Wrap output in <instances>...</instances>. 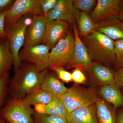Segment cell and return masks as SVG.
Instances as JSON below:
<instances>
[{"mask_svg": "<svg viewBox=\"0 0 123 123\" xmlns=\"http://www.w3.org/2000/svg\"><path fill=\"white\" fill-rule=\"evenodd\" d=\"M48 72L40 71L33 64L23 61L10 79L8 99L20 100L40 88Z\"/></svg>", "mask_w": 123, "mask_h": 123, "instance_id": "obj_1", "label": "cell"}, {"mask_svg": "<svg viewBox=\"0 0 123 123\" xmlns=\"http://www.w3.org/2000/svg\"><path fill=\"white\" fill-rule=\"evenodd\" d=\"M80 38L92 61L108 68L114 65L116 55L114 40L96 31Z\"/></svg>", "mask_w": 123, "mask_h": 123, "instance_id": "obj_2", "label": "cell"}, {"mask_svg": "<svg viewBox=\"0 0 123 123\" xmlns=\"http://www.w3.org/2000/svg\"><path fill=\"white\" fill-rule=\"evenodd\" d=\"M34 15L29 14L14 22L5 24V30L7 37L13 56L15 72L20 68L22 63L18 54L21 48L24 46L27 30L32 23Z\"/></svg>", "mask_w": 123, "mask_h": 123, "instance_id": "obj_3", "label": "cell"}, {"mask_svg": "<svg viewBox=\"0 0 123 123\" xmlns=\"http://www.w3.org/2000/svg\"><path fill=\"white\" fill-rule=\"evenodd\" d=\"M98 98L95 87H85L75 84L60 97L68 113L78 108L94 105Z\"/></svg>", "mask_w": 123, "mask_h": 123, "instance_id": "obj_4", "label": "cell"}, {"mask_svg": "<svg viewBox=\"0 0 123 123\" xmlns=\"http://www.w3.org/2000/svg\"><path fill=\"white\" fill-rule=\"evenodd\" d=\"M75 47L74 34L70 31L50 51L49 68L52 70L56 68H66L72 59Z\"/></svg>", "mask_w": 123, "mask_h": 123, "instance_id": "obj_5", "label": "cell"}, {"mask_svg": "<svg viewBox=\"0 0 123 123\" xmlns=\"http://www.w3.org/2000/svg\"><path fill=\"white\" fill-rule=\"evenodd\" d=\"M34 109L17 100L8 99L0 112V118L6 123H35Z\"/></svg>", "mask_w": 123, "mask_h": 123, "instance_id": "obj_6", "label": "cell"}, {"mask_svg": "<svg viewBox=\"0 0 123 123\" xmlns=\"http://www.w3.org/2000/svg\"><path fill=\"white\" fill-rule=\"evenodd\" d=\"M50 49L45 44L24 46L19 52L21 61L28 62L33 64L40 71L49 68Z\"/></svg>", "mask_w": 123, "mask_h": 123, "instance_id": "obj_7", "label": "cell"}, {"mask_svg": "<svg viewBox=\"0 0 123 123\" xmlns=\"http://www.w3.org/2000/svg\"><path fill=\"white\" fill-rule=\"evenodd\" d=\"M29 14L43 15L40 9L39 0L14 1L6 12L5 23L6 24L14 22Z\"/></svg>", "mask_w": 123, "mask_h": 123, "instance_id": "obj_8", "label": "cell"}, {"mask_svg": "<svg viewBox=\"0 0 123 123\" xmlns=\"http://www.w3.org/2000/svg\"><path fill=\"white\" fill-rule=\"evenodd\" d=\"M73 26L75 38V49L72 59L66 68L68 70L79 68L82 72H87L93 63L79 36L76 24L74 23Z\"/></svg>", "mask_w": 123, "mask_h": 123, "instance_id": "obj_9", "label": "cell"}, {"mask_svg": "<svg viewBox=\"0 0 123 123\" xmlns=\"http://www.w3.org/2000/svg\"><path fill=\"white\" fill-rule=\"evenodd\" d=\"M70 25L64 21L47 20L42 43L47 46L51 50L61 39L67 36L70 31Z\"/></svg>", "mask_w": 123, "mask_h": 123, "instance_id": "obj_10", "label": "cell"}, {"mask_svg": "<svg viewBox=\"0 0 123 123\" xmlns=\"http://www.w3.org/2000/svg\"><path fill=\"white\" fill-rule=\"evenodd\" d=\"M122 0H98L90 15L94 23L101 22L111 17H117Z\"/></svg>", "mask_w": 123, "mask_h": 123, "instance_id": "obj_11", "label": "cell"}, {"mask_svg": "<svg viewBox=\"0 0 123 123\" xmlns=\"http://www.w3.org/2000/svg\"><path fill=\"white\" fill-rule=\"evenodd\" d=\"M87 72L90 81L94 87L115 84L114 71L104 65L92 63Z\"/></svg>", "mask_w": 123, "mask_h": 123, "instance_id": "obj_12", "label": "cell"}, {"mask_svg": "<svg viewBox=\"0 0 123 123\" xmlns=\"http://www.w3.org/2000/svg\"><path fill=\"white\" fill-rule=\"evenodd\" d=\"M47 22L46 16L34 15L32 23L27 30L23 46H35L42 43L45 36Z\"/></svg>", "mask_w": 123, "mask_h": 123, "instance_id": "obj_13", "label": "cell"}, {"mask_svg": "<svg viewBox=\"0 0 123 123\" xmlns=\"http://www.w3.org/2000/svg\"><path fill=\"white\" fill-rule=\"evenodd\" d=\"M72 0H58L55 6L46 15L48 20L64 21L73 25L76 15Z\"/></svg>", "mask_w": 123, "mask_h": 123, "instance_id": "obj_14", "label": "cell"}, {"mask_svg": "<svg viewBox=\"0 0 123 123\" xmlns=\"http://www.w3.org/2000/svg\"><path fill=\"white\" fill-rule=\"evenodd\" d=\"M94 31H99L115 41L123 39V22L116 17L95 23Z\"/></svg>", "mask_w": 123, "mask_h": 123, "instance_id": "obj_15", "label": "cell"}, {"mask_svg": "<svg viewBox=\"0 0 123 123\" xmlns=\"http://www.w3.org/2000/svg\"><path fill=\"white\" fill-rule=\"evenodd\" d=\"M67 123H98L95 105L79 108L68 113Z\"/></svg>", "mask_w": 123, "mask_h": 123, "instance_id": "obj_16", "label": "cell"}, {"mask_svg": "<svg viewBox=\"0 0 123 123\" xmlns=\"http://www.w3.org/2000/svg\"><path fill=\"white\" fill-rule=\"evenodd\" d=\"M40 89L58 98H60L68 90L55 74L48 71L44 77Z\"/></svg>", "mask_w": 123, "mask_h": 123, "instance_id": "obj_17", "label": "cell"}, {"mask_svg": "<svg viewBox=\"0 0 123 123\" xmlns=\"http://www.w3.org/2000/svg\"><path fill=\"white\" fill-rule=\"evenodd\" d=\"M13 63V56L8 38L0 39V79L10 72Z\"/></svg>", "mask_w": 123, "mask_h": 123, "instance_id": "obj_18", "label": "cell"}, {"mask_svg": "<svg viewBox=\"0 0 123 123\" xmlns=\"http://www.w3.org/2000/svg\"><path fill=\"white\" fill-rule=\"evenodd\" d=\"M95 105L98 123H117L116 109L112 105L98 98Z\"/></svg>", "mask_w": 123, "mask_h": 123, "instance_id": "obj_19", "label": "cell"}, {"mask_svg": "<svg viewBox=\"0 0 123 123\" xmlns=\"http://www.w3.org/2000/svg\"><path fill=\"white\" fill-rule=\"evenodd\" d=\"M99 93L102 99L112 105L116 110L123 108V95L115 84L100 87Z\"/></svg>", "mask_w": 123, "mask_h": 123, "instance_id": "obj_20", "label": "cell"}, {"mask_svg": "<svg viewBox=\"0 0 123 123\" xmlns=\"http://www.w3.org/2000/svg\"><path fill=\"white\" fill-rule=\"evenodd\" d=\"M57 98L40 88L28 94L24 98L17 100L23 105L31 106L38 104L47 105Z\"/></svg>", "mask_w": 123, "mask_h": 123, "instance_id": "obj_21", "label": "cell"}, {"mask_svg": "<svg viewBox=\"0 0 123 123\" xmlns=\"http://www.w3.org/2000/svg\"><path fill=\"white\" fill-rule=\"evenodd\" d=\"M78 18V29L80 38L89 34L94 31L95 24L89 13L81 12Z\"/></svg>", "mask_w": 123, "mask_h": 123, "instance_id": "obj_22", "label": "cell"}, {"mask_svg": "<svg viewBox=\"0 0 123 123\" xmlns=\"http://www.w3.org/2000/svg\"><path fill=\"white\" fill-rule=\"evenodd\" d=\"M45 114L51 116H60L66 118L68 114L60 98H57L46 105Z\"/></svg>", "mask_w": 123, "mask_h": 123, "instance_id": "obj_23", "label": "cell"}, {"mask_svg": "<svg viewBox=\"0 0 123 123\" xmlns=\"http://www.w3.org/2000/svg\"><path fill=\"white\" fill-rule=\"evenodd\" d=\"M10 79V72L0 79V112L8 99Z\"/></svg>", "mask_w": 123, "mask_h": 123, "instance_id": "obj_24", "label": "cell"}, {"mask_svg": "<svg viewBox=\"0 0 123 123\" xmlns=\"http://www.w3.org/2000/svg\"><path fill=\"white\" fill-rule=\"evenodd\" d=\"M32 118L35 123H67L66 118L51 116L35 112Z\"/></svg>", "mask_w": 123, "mask_h": 123, "instance_id": "obj_25", "label": "cell"}, {"mask_svg": "<svg viewBox=\"0 0 123 123\" xmlns=\"http://www.w3.org/2000/svg\"><path fill=\"white\" fill-rule=\"evenodd\" d=\"M97 1L95 0H73L75 9L88 13L93 10Z\"/></svg>", "mask_w": 123, "mask_h": 123, "instance_id": "obj_26", "label": "cell"}, {"mask_svg": "<svg viewBox=\"0 0 123 123\" xmlns=\"http://www.w3.org/2000/svg\"><path fill=\"white\" fill-rule=\"evenodd\" d=\"M116 59L114 68L116 70L123 66V39L114 41Z\"/></svg>", "mask_w": 123, "mask_h": 123, "instance_id": "obj_27", "label": "cell"}, {"mask_svg": "<svg viewBox=\"0 0 123 123\" xmlns=\"http://www.w3.org/2000/svg\"><path fill=\"white\" fill-rule=\"evenodd\" d=\"M58 0H39L40 9L43 15L46 17L49 12L55 6Z\"/></svg>", "mask_w": 123, "mask_h": 123, "instance_id": "obj_28", "label": "cell"}, {"mask_svg": "<svg viewBox=\"0 0 123 123\" xmlns=\"http://www.w3.org/2000/svg\"><path fill=\"white\" fill-rule=\"evenodd\" d=\"M52 70L56 73V75L63 82L69 83L73 81L71 73L63 68H57L53 69Z\"/></svg>", "mask_w": 123, "mask_h": 123, "instance_id": "obj_29", "label": "cell"}, {"mask_svg": "<svg viewBox=\"0 0 123 123\" xmlns=\"http://www.w3.org/2000/svg\"><path fill=\"white\" fill-rule=\"evenodd\" d=\"M71 74L73 81L75 84H83L86 81V77L80 69L75 68Z\"/></svg>", "mask_w": 123, "mask_h": 123, "instance_id": "obj_30", "label": "cell"}, {"mask_svg": "<svg viewBox=\"0 0 123 123\" xmlns=\"http://www.w3.org/2000/svg\"><path fill=\"white\" fill-rule=\"evenodd\" d=\"M115 85L120 89L123 87V66L114 72Z\"/></svg>", "mask_w": 123, "mask_h": 123, "instance_id": "obj_31", "label": "cell"}, {"mask_svg": "<svg viewBox=\"0 0 123 123\" xmlns=\"http://www.w3.org/2000/svg\"><path fill=\"white\" fill-rule=\"evenodd\" d=\"M6 11L0 13V39L7 37L5 30V17Z\"/></svg>", "mask_w": 123, "mask_h": 123, "instance_id": "obj_32", "label": "cell"}, {"mask_svg": "<svg viewBox=\"0 0 123 123\" xmlns=\"http://www.w3.org/2000/svg\"><path fill=\"white\" fill-rule=\"evenodd\" d=\"M14 1L13 0H0V13L6 11Z\"/></svg>", "mask_w": 123, "mask_h": 123, "instance_id": "obj_33", "label": "cell"}, {"mask_svg": "<svg viewBox=\"0 0 123 123\" xmlns=\"http://www.w3.org/2000/svg\"><path fill=\"white\" fill-rule=\"evenodd\" d=\"M46 105L44 104H38L34 106V110L35 112L39 114H45V106Z\"/></svg>", "mask_w": 123, "mask_h": 123, "instance_id": "obj_34", "label": "cell"}, {"mask_svg": "<svg viewBox=\"0 0 123 123\" xmlns=\"http://www.w3.org/2000/svg\"><path fill=\"white\" fill-rule=\"evenodd\" d=\"M117 123H123V109H120L116 112Z\"/></svg>", "mask_w": 123, "mask_h": 123, "instance_id": "obj_35", "label": "cell"}, {"mask_svg": "<svg viewBox=\"0 0 123 123\" xmlns=\"http://www.w3.org/2000/svg\"><path fill=\"white\" fill-rule=\"evenodd\" d=\"M117 17L123 22V0H121L119 10Z\"/></svg>", "mask_w": 123, "mask_h": 123, "instance_id": "obj_36", "label": "cell"}, {"mask_svg": "<svg viewBox=\"0 0 123 123\" xmlns=\"http://www.w3.org/2000/svg\"><path fill=\"white\" fill-rule=\"evenodd\" d=\"M0 123H6L4 121H3V120L2 119H1L0 118Z\"/></svg>", "mask_w": 123, "mask_h": 123, "instance_id": "obj_37", "label": "cell"}, {"mask_svg": "<svg viewBox=\"0 0 123 123\" xmlns=\"http://www.w3.org/2000/svg\"><path fill=\"white\" fill-rule=\"evenodd\" d=\"M121 93H122V94H123V87L122 88V91H121Z\"/></svg>", "mask_w": 123, "mask_h": 123, "instance_id": "obj_38", "label": "cell"}]
</instances>
